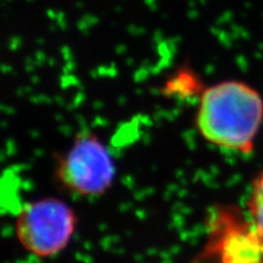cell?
I'll return each instance as SVG.
<instances>
[{
  "mask_svg": "<svg viewBox=\"0 0 263 263\" xmlns=\"http://www.w3.org/2000/svg\"><path fill=\"white\" fill-rule=\"evenodd\" d=\"M195 126L208 143L221 149L250 155L263 124V99L242 80L206 86L197 100Z\"/></svg>",
  "mask_w": 263,
  "mask_h": 263,
  "instance_id": "obj_1",
  "label": "cell"
},
{
  "mask_svg": "<svg viewBox=\"0 0 263 263\" xmlns=\"http://www.w3.org/2000/svg\"><path fill=\"white\" fill-rule=\"evenodd\" d=\"M77 226V216L67 203L44 197L24 204L15 218V235L23 249L49 258L67 248Z\"/></svg>",
  "mask_w": 263,
  "mask_h": 263,
  "instance_id": "obj_2",
  "label": "cell"
},
{
  "mask_svg": "<svg viewBox=\"0 0 263 263\" xmlns=\"http://www.w3.org/2000/svg\"><path fill=\"white\" fill-rule=\"evenodd\" d=\"M55 175L66 190L80 196H99L112 186L115 164L100 138L92 132H81L57 158Z\"/></svg>",
  "mask_w": 263,
  "mask_h": 263,
  "instance_id": "obj_3",
  "label": "cell"
},
{
  "mask_svg": "<svg viewBox=\"0 0 263 263\" xmlns=\"http://www.w3.org/2000/svg\"><path fill=\"white\" fill-rule=\"evenodd\" d=\"M210 219L205 263H263V239L240 209L220 206Z\"/></svg>",
  "mask_w": 263,
  "mask_h": 263,
  "instance_id": "obj_4",
  "label": "cell"
},
{
  "mask_svg": "<svg viewBox=\"0 0 263 263\" xmlns=\"http://www.w3.org/2000/svg\"><path fill=\"white\" fill-rule=\"evenodd\" d=\"M205 87L199 73L190 65L183 64L164 80L160 92L164 98L186 102L199 100Z\"/></svg>",
  "mask_w": 263,
  "mask_h": 263,
  "instance_id": "obj_5",
  "label": "cell"
},
{
  "mask_svg": "<svg viewBox=\"0 0 263 263\" xmlns=\"http://www.w3.org/2000/svg\"><path fill=\"white\" fill-rule=\"evenodd\" d=\"M247 215L263 239V171L253 179L247 200Z\"/></svg>",
  "mask_w": 263,
  "mask_h": 263,
  "instance_id": "obj_6",
  "label": "cell"
}]
</instances>
